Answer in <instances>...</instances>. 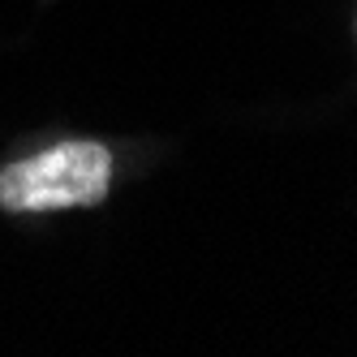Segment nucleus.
Segmentation results:
<instances>
[{"mask_svg": "<svg viewBox=\"0 0 357 357\" xmlns=\"http://www.w3.org/2000/svg\"><path fill=\"white\" fill-rule=\"evenodd\" d=\"M112 151L95 138H69L0 168V207L13 215L78 211L112 190Z\"/></svg>", "mask_w": 357, "mask_h": 357, "instance_id": "1", "label": "nucleus"}]
</instances>
